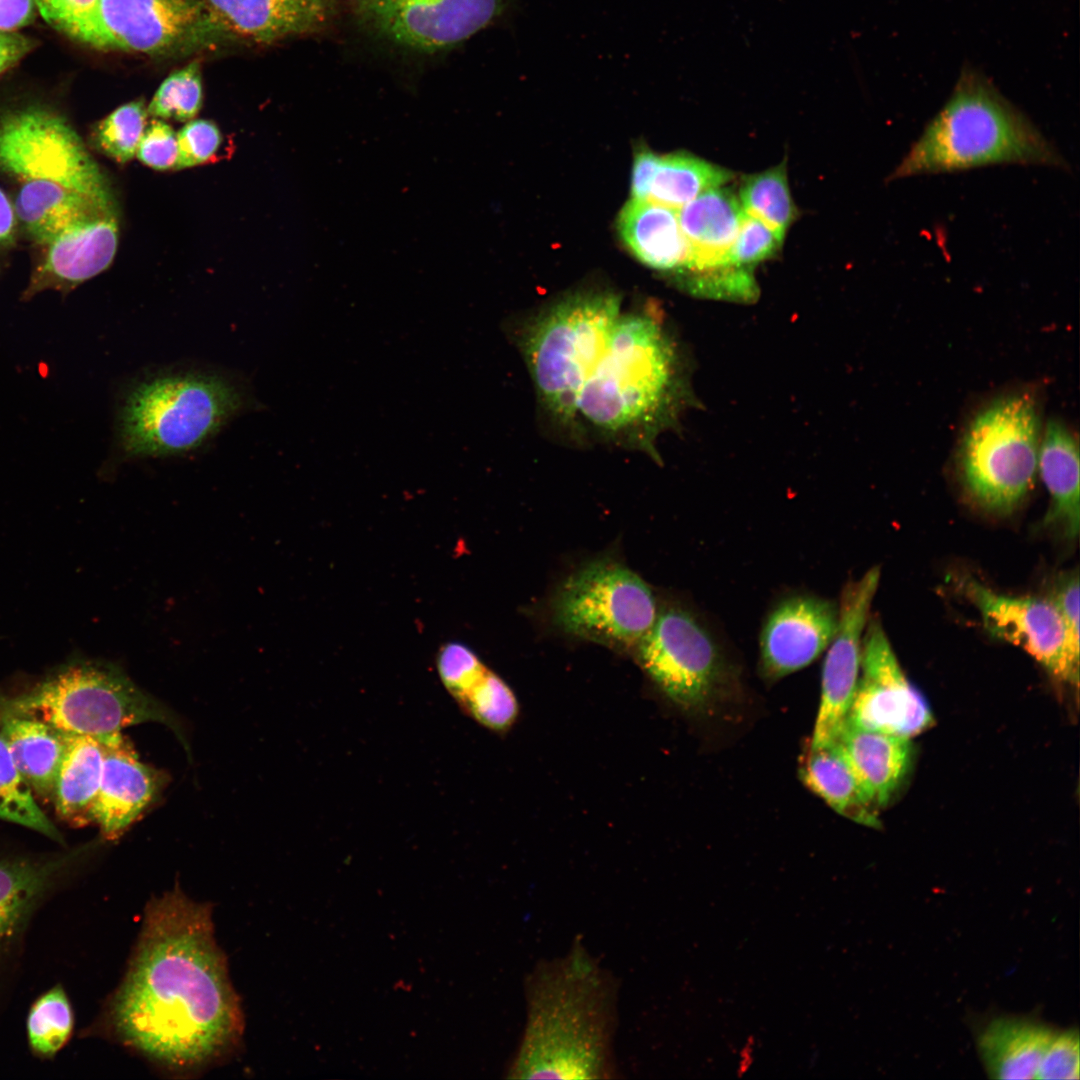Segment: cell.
Instances as JSON below:
<instances>
[{"instance_id":"4","label":"cell","mask_w":1080,"mask_h":1080,"mask_svg":"<svg viewBox=\"0 0 1080 1080\" xmlns=\"http://www.w3.org/2000/svg\"><path fill=\"white\" fill-rule=\"evenodd\" d=\"M995 164L1068 168L1033 122L985 75L967 66L889 180Z\"/></svg>"},{"instance_id":"47","label":"cell","mask_w":1080,"mask_h":1080,"mask_svg":"<svg viewBox=\"0 0 1080 1080\" xmlns=\"http://www.w3.org/2000/svg\"><path fill=\"white\" fill-rule=\"evenodd\" d=\"M33 46V40L22 34L0 31V75L23 59Z\"/></svg>"},{"instance_id":"8","label":"cell","mask_w":1080,"mask_h":1080,"mask_svg":"<svg viewBox=\"0 0 1080 1080\" xmlns=\"http://www.w3.org/2000/svg\"><path fill=\"white\" fill-rule=\"evenodd\" d=\"M1041 435L1040 410L1031 393L1006 394L980 409L957 455L968 496L992 513L1014 511L1034 483Z\"/></svg>"},{"instance_id":"23","label":"cell","mask_w":1080,"mask_h":1080,"mask_svg":"<svg viewBox=\"0 0 1080 1080\" xmlns=\"http://www.w3.org/2000/svg\"><path fill=\"white\" fill-rule=\"evenodd\" d=\"M743 213L739 197L722 186L703 192L677 210L691 252L690 268L683 275L731 264L730 252Z\"/></svg>"},{"instance_id":"29","label":"cell","mask_w":1080,"mask_h":1080,"mask_svg":"<svg viewBox=\"0 0 1080 1080\" xmlns=\"http://www.w3.org/2000/svg\"><path fill=\"white\" fill-rule=\"evenodd\" d=\"M103 758V746L98 739L67 734L52 802L58 817L70 826L82 827L93 823Z\"/></svg>"},{"instance_id":"3","label":"cell","mask_w":1080,"mask_h":1080,"mask_svg":"<svg viewBox=\"0 0 1080 1080\" xmlns=\"http://www.w3.org/2000/svg\"><path fill=\"white\" fill-rule=\"evenodd\" d=\"M681 394L674 345L646 310L622 311L576 405L577 440L643 451L671 423Z\"/></svg>"},{"instance_id":"46","label":"cell","mask_w":1080,"mask_h":1080,"mask_svg":"<svg viewBox=\"0 0 1080 1080\" xmlns=\"http://www.w3.org/2000/svg\"><path fill=\"white\" fill-rule=\"evenodd\" d=\"M36 13L34 0H0V31L16 32L30 24Z\"/></svg>"},{"instance_id":"12","label":"cell","mask_w":1080,"mask_h":1080,"mask_svg":"<svg viewBox=\"0 0 1080 1080\" xmlns=\"http://www.w3.org/2000/svg\"><path fill=\"white\" fill-rule=\"evenodd\" d=\"M83 848L48 855H0V1025L22 976L39 913L68 888Z\"/></svg>"},{"instance_id":"1","label":"cell","mask_w":1080,"mask_h":1080,"mask_svg":"<svg viewBox=\"0 0 1080 1080\" xmlns=\"http://www.w3.org/2000/svg\"><path fill=\"white\" fill-rule=\"evenodd\" d=\"M242 1029L210 909L174 890L148 905L124 979L81 1036L114 1037L166 1067L187 1070L222 1056Z\"/></svg>"},{"instance_id":"9","label":"cell","mask_w":1080,"mask_h":1080,"mask_svg":"<svg viewBox=\"0 0 1080 1080\" xmlns=\"http://www.w3.org/2000/svg\"><path fill=\"white\" fill-rule=\"evenodd\" d=\"M659 608L651 588L615 560L578 569L556 591L551 615L563 632L619 650H634Z\"/></svg>"},{"instance_id":"35","label":"cell","mask_w":1080,"mask_h":1080,"mask_svg":"<svg viewBox=\"0 0 1080 1080\" xmlns=\"http://www.w3.org/2000/svg\"><path fill=\"white\" fill-rule=\"evenodd\" d=\"M148 115L142 100L119 106L94 128L92 136L96 147L119 164L131 161L136 156Z\"/></svg>"},{"instance_id":"15","label":"cell","mask_w":1080,"mask_h":1080,"mask_svg":"<svg viewBox=\"0 0 1080 1080\" xmlns=\"http://www.w3.org/2000/svg\"><path fill=\"white\" fill-rule=\"evenodd\" d=\"M880 569L873 567L842 589L836 634L827 648L821 675V694L808 744H834L848 721L861 669V649L870 608L878 589Z\"/></svg>"},{"instance_id":"30","label":"cell","mask_w":1080,"mask_h":1080,"mask_svg":"<svg viewBox=\"0 0 1080 1080\" xmlns=\"http://www.w3.org/2000/svg\"><path fill=\"white\" fill-rule=\"evenodd\" d=\"M114 201V196H88L54 183L28 181L19 183L13 205L27 234L42 245L90 209Z\"/></svg>"},{"instance_id":"40","label":"cell","mask_w":1080,"mask_h":1080,"mask_svg":"<svg viewBox=\"0 0 1080 1080\" xmlns=\"http://www.w3.org/2000/svg\"><path fill=\"white\" fill-rule=\"evenodd\" d=\"M782 244L783 240L771 228L744 212L730 252V263L752 268L775 256Z\"/></svg>"},{"instance_id":"42","label":"cell","mask_w":1080,"mask_h":1080,"mask_svg":"<svg viewBox=\"0 0 1080 1080\" xmlns=\"http://www.w3.org/2000/svg\"><path fill=\"white\" fill-rule=\"evenodd\" d=\"M1079 1056L1078 1031H1055L1039 1063L1036 1079H1078Z\"/></svg>"},{"instance_id":"41","label":"cell","mask_w":1080,"mask_h":1080,"mask_svg":"<svg viewBox=\"0 0 1080 1080\" xmlns=\"http://www.w3.org/2000/svg\"><path fill=\"white\" fill-rule=\"evenodd\" d=\"M178 159L175 169H185L207 163L214 158L222 144V133L211 120L188 121L177 133Z\"/></svg>"},{"instance_id":"20","label":"cell","mask_w":1080,"mask_h":1080,"mask_svg":"<svg viewBox=\"0 0 1080 1080\" xmlns=\"http://www.w3.org/2000/svg\"><path fill=\"white\" fill-rule=\"evenodd\" d=\"M100 742L104 758L93 822L104 839L114 840L159 798L168 783V775L142 762L122 732Z\"/></svg>"},{"instance_id":"5","label":"cell","mask_w":1080,"mask_h":1080,"mask_svg":"<svg viewBox=\"0 0 1080 1080\" xmlns=\"http://www.w3.org/2000/svg\"><path fill=\"white\" fill-rule=\"evenodd\" d=\"M247 404L240 384L199 369L151 373L124 391L116 417V441L127 458L163 457L194 451Z\"/></svg>"},{"instance_id":"44","label":"cell","mask_w":1080,"mask_h":1080,"mask_svg":"<svg viewBox=\"0 0 1080 1080\" xmlns=\"http://www.w3.org/2000/svg\"><path fill=\"white\" fill-rule=\"evenodd\" d=\"M1072 637L1079 641V576L1070 572L1061 576L1051 596Z\"/></svg>"},{"instance_id":"48","label":"cell","mask_w":1080,"mask_h":1080,"mask_svg":"<svg viewBox=\"0 0 1080 1080\" xmlns=\"http://www.w3.org/2000/svg\"><path fill=\"white\" fill-rule=\"evenodd\" d=\"M17 217L14 205L0 188V245L7 246L14 241Z\"/></svg>"},{"instance_id":"17","label":"cell","mask_w":1080,"mask_h":1080,"mask_svg":"<svg viewBox=\"0 0 1080 1080\" xmlns=\"http://www.w3.org/2000/svg\"><path fill=\"white\" fill-rule=\"evenodd\" d=\"M505 0H362V15L387 39L418 51L453 47L490 24Z\"/></svg>"},{"instance_id":"19","label":"cell","mask_w":1080,"mask_h":1080,"mask_svg":"<svg viewBox=\"0 0 1080 1080\" xmlns=\"http://www.w3.org/2000/svg\"><path fill=\"white\" fill-rule=\"evenodd\" d=\"M838 604L812 594L779 601L760 632V672L775 682L814 662L831 644L838 627Z\"/></svg>"},{"instance_id":"39","label":"cell","mask_w":1080,"mask_h":1080,"mask_svg":"<svg viewBox=\"0 0 1080 1080\" xmlns=\"http://www.w3.org/2000/svg\"><path fill=\"white\" fill-rule=\"evenodd\" d=\"M436 667L443 686L456 702L488 670L470 648L457 642L446 643L439 649Z\"/></svg>"},{"instance_id":"36","label":"cell","mask_w":1080,"mask_h":1080,"mask_svg":"<svg viewBox=\"0 0 1080 1080\" xmlns=\"http://www.w3.org/2000/svg\"><path fill=\"white\" fill-rule=\"evenodd\" d=\"M457 704L481 725L495 731L509 728L518 714L514 693L489 669Z\"/></svg>"},{"instance_id":"21","label":"cell","mask_w":1080,"mask_h":1080,"mask_svg":"<svg viewBox=\"0 0 1080 1080\" xmlns=\"http://www.w3.org/2000/svg\"><path fill=\"white\" fill-rule=\"evenodd\" d=\"M214 39L271 43L319 30L328 0H202Z\"/></svg>"},{"instance_id":"28","label":"cell","mask_w":1080,"mask_h":1080,"mask_svg":"<svg viewBox=\"0 0 1080 1080\" xmlns=\"http://www.w3.org/2000/svg\"><path fill=\"white\" fill-rule=\"evenodd\" d=\"M799 778L841 816L863 826L880 828L877 810L865 799L836 743L824 747H811L807 743L800 756Z\"/></svg>"},{"instance_id":"34","label":"cell","mask_w":1080,"mask_h":1080,"mask_svg":"<svg viewBox=\"0 0 1080 1080\" xmlns=\"http://www.w3.org/2000/svg\"><path fill=\"white\" fill-rule=\"evenodd\" d=\"M0 819L30 828L64 844L62 835L40 808L33 791L19 772L1 731Z\"/></svg>"},{"instance_id":"45","label":"cell","mask_w":1080,"mask_h":1080,"mask_svg":"<svg viewBox=\"0 0 1080 1080\" xmlns=\"http://www.w3.org/2000/svg\"><path fill=\"white\" fill-rule=\"evenodd\" d=\"M658 154L648 149L636 153L633 161L631 195L632 199L647 200L650 185L658 164Z\"/></svg>"},{"instance_id":"10","label":"cell","mask_w":1080,"mask_h":1080,"mask_svg":"<svg viewBox=\"0 0 1080 1080\" xmlns=\"http://www.w3.org/2000/svg\"><path fill=\"white\" fill-rule=\"evenodd\" d=\"M655 685L685 711H705L727 683L726 656L709 626L681 605L659 608L650 631L634 649Z\"/></svg>"},{"instance_id":"2","label":"cell","mask_w":1080,"mask_h":1080,"mask_svg":"<svg viewBox=\"0 0 1080 1080\" xmlns=\"http://www.w3.org/2000/svg\"><path fill=\"white\" fill-rule=\"evenodd\" d=\"M524 995L525 1024L506 1078H618L619 984L580 936L564 955L537 962Z\"/></svg>"},{"instance_id":"43","label":"cell","mask_w":1080,"mask_h":1080,"mask_svg":"<svg viewBox=\"0 0 1080 1080\" xmlns=\"http://www.w3.org/2000/svg\"><path fill=\"white\" fill-rule=\"evenodd\" d=\"M136 156L140 162L152 169H175L178 159L177 133L164 120L154 118L146 125Z\"/></svg>"},{"instance_id":"37","label":"cell","mask_w":1080,"mask_h":1080,"mask_svg":"<svg viewBox=\"0 0 1080 1080\" xmlns=\"http://www.w3.org/2000/svg\"><path fill=\"white\" fill-rule=\"evenodd\" d=\"M202 81L197 62L169 75L155 92L148 114L156 119L189 121L202 105Z\"/></svg>"},{"instance_id":"13","label":"cell","mask_w":1080,"mask_h":1080,"mask_svg":"<svg viewBox=\"0 0 1080 1080\" xmlns=\"http://www.w3.org/2000/svg\"><path fill=\"white\" fill-rule=\"evenodd\" d=\"M960 584L992 636L1022 648L1058 680L1078 684L1079 641L1050 598L1001 594L968 577Z\"/></svg>"},{"instance_id":"16","label":"cell","mask_w":1080,"mask_h":1080,"mask_svg":"<svg viewBox=\"0 0 1080 1080\" xmlns=\"http://www.w3.org/2000/svg\"><path fill=\"white\" fill-rule=\"evenodd\" d=\"M100 48L166 54L213 40L202 0H99Z\"/></svg>"},{"instance_id":"11","label":"cell","mask_w":1080,"mask_h":1080,"mask_svg":"<svg viewBox=\"0 0 1080 1080\" xmlns=\"http://www.w3.org/2000/svg\"><path fill=\"white\" fill-rule=\"evenodd\" d=\"M0 170L18 184L43 181L88 196H113L74 128L43 107H23L0 117Z\"/></svg>"},{"instance_id":"38","label":"cell","mask_w":1080,"mask_h":1080,"mask_svg":"<svg viewBox=\"0 0 1080 1080\" xmlns=\"http://www.w3.org/2000/svg\"><path fill=\"white\" fill-rule=\"evenodd\" d=\"M37 12L74 40L100 48L99 0H34Z\"/></svg>"},{"instance_id":"27","label":"cell","mask_w":1080,"mask_h":1080,"mask_svg":"<svg viewBox=\"0 0 1080 1080\" xmlns=\"http://www.w3.org/2000/svg\"><path fill=\"white\" fill-rule=\"evenodd\" d=\"M1050 1027L1032 1020L1000 1017L977 1036L984 1067L995 1079H1036L1039 1063L1054 1035Z\"/></svg>"},{"instance_id":"7","label":"cell","mask_w":1080,"mask_h":1080,"mask_svg":"<svg viewBox=\"0 0 1080 1080\" xmlns=\"http://www.w3.org/2000/svg\"><path fill=\"white\" fill-rule=\"evenodd\" d=\"M0 709L99 741L133 725L157 722L168 726L190 752L175 713L111 664L72 665L22 694L1 699Z\"/></svg>"},{"instance_id":"33","label":"cell","mask_w":1080,"mask_h":1080,"mask_svg":"<svg viewBox=\"0 0 1080 1080\" xmlns=\"http://www.w3.org/2000/svg\"><path fill=\"white\" fill-rule=\"evenodd\" d=\"M739 200L744 212L762 221L782 240L797 217L785 162L745 177L740 187Z\"/></svg>"},{"instance_id":"32","label":"cell","mask_w":1080,"mask_h":1080,"mask_svg":"<svg viewBox=\"0 0 1080 1080\" xmlns=\"http://www.w3.org/2000/svg\"><path fill=\"white\" fill-rule=\"evenodd\" d=\"M75 1017L70 998L61 983L37 996L26 1017V1038L31 1055L54 1059L72 1038Z\"/></svg>"},{"instance_id":"25","label":"cell","mask_w":1080,"mask_h":1080,"mask_svg":"<svg viewBox=\"0 0 1080 1080\" xmlns=\"http://www.w3.org/2000/svg\"><path fill=\"white\" fill-rule=\"evenodd\" d=\"M1037 472L1051 499L1045 524L1073 540L1080 528L1079 446L1060 420H1050L1041 435Z\"/></svg>"},{"instance_id":"18","label":"cell","mask_w":1080,"mask_h":1080,"mask_svg":"<svg viewBox=\"0 0 1080 1080\" xmlns=\"http://www.w3.org/2000/svg\"><path fill=\"white\" fill-rule=\"evenodd\" d=\"M116 201L95 206L69 223L44 244L22 298L45 290L66 293L105 271L118 246Z\"/></svg>"},{"instance_id":"31","label":"cell","mask_w":1080,"mask_h":1080,"mask_svg":"<svg viewBox=\"0 0 1080 1080\" xmlns=\"http://www.w3.org/2000/svg\"><path fill=\"white\" fill-rule=\"evenodd\" d=\"M733 178L730 170L686 152L660 155L647 201L679 210L703 192Z\"/></svg>"},{"instance_id":"26","label":"cell","mask_w":1080,"mask_h":1080,"mask_svg":"<svg viewBox=\"0 0 1080 1080\" xmlns=\"http://www.w3.org/2000/svg\"><path fill=\"white\" fill-rule=\"evenodd\" d=\"M0 731L35 797L52 802L67 734L33 717L1 709Z\"/></svg>"},{"instance_id":"6","label":"cell","mask_w":1080,"mask_h":1080,"mask_svg":"<svg viewBox=\"0 0 1080 1080\" xmlns=\"http://www.w3.org/2000/svg\"><path fill=\"white\" fill-rule=\"evenodd\" d=\"M622 312L610 291H581L542 309L523 326L519 346L544 419L577 440L580 392Z\"/></svg>"},{"instance_id":"22","label":"cell","mask_w":1080,"mask_h":1080,"mask_svg":"<svg viewBox=\"0 0 1080 1080\" xmlns=\"http://www.w3.org/2000/svg\"><path fill=\"white\" fill-rule=\"evenodd\" d=\"M835 743L868 803L876 810L885 807L910 771L911 739L859 728L847 722Z\"/></svg>"},{"instance_id":"24","label":"cell","mask_w":1080,"mask_h":1080,"mask_svg":"<svg viewBox=\"0 0 1080 1080\" xmlns=\"http://www.w3.org/2000/svg\"><path fill=\"white\" fill-rule=\"evenodd\" d=\"M617 228L625 246L641 263L663 272L683 274L689 270L691 252L677 210L631 198L619 214Z\"/></svg>"},{"instance_id":"14","label":"cell","mask_w":1080,"mask_h":1080,"mask_svg":"<svg viewBox=\"0 0 1080 1080\" xmlns=\"http://www.w3.org/2000/svg\"><path fill=\"white\" fill-rule=\"evenodd\" d=\"M861 675L848 723L907 739L934 723L924 696L905 676L878 620H868L862 639Z\"/></svg>"}]
</instances>
